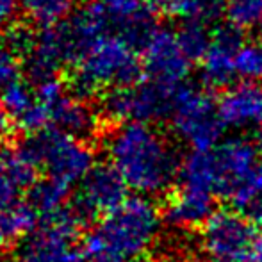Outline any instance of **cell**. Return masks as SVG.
Masks as SVG:
<instances>
[{"mask_svg":"<svg viewBox=\"0 0 262 262\" xmlns=\"http://www.w3.org/2000/svg\"><path fill=\"white\" fill-rule=\"evenodd\" d=\"M177 88L146 80L132 86L113 88L105 91L100 100V113L107 120L120 123L141 121L154 125L156 121L169 120Z\"/></svg>","mask_w":262,"mask_h":262,"instance_id":"cell-7","label":"cell"},{"mask_svg":"<svg viewBox=\"0 0 262 262\" xmlns=\"http://www.w3.org/2000/svg\"><path fill=\"white\" fill-rule=\"evenodd\" d=\"M143 62L138 47L116 31L93 39L80 50L73 62L72 88L82 98L93 97L113 88L139 82Z\"/></svg>","mask_w":262,"mask_h":262,"instance_id":"cell-3","label":"cell"},{"mask_svg":"<svg viewBox=\"0 0 262 262\" xmlns=\"http://www.w3.org/2000/svg\"><path fill=\"white\" fill-rule=\"evenodd\" d=\"M39 168L24 145L0 148V205L21 204L38 184Z\"/></svg>","mask_w":262,"mask_h":262,"instance_id":"cell-13","label":"cell"},{"mask_svg":"<svg viewBox=\"0 0 262 262\" xmlns=\"http://www.w3.org/2000/svg\"><path fill=\"white\" fill-rule=\"evenodd\" d=\"M221 121L232 130H252L262 125V86L235 82L217 100Z\"/></svg>","mask_w":262,"mask_h":262,"instance_id":"cell-14","label":"cell"},{"mask_svg":"<svg viewBox=\"0 0 262 262\" xmlns=\"http://www.w3.org/2000/svg\"><path fill=\"white\" fill-rule=\"evenodd\" d=\"M259 232L237 210H216L200 228V246L210 262H252Z\"/></svg>","mask_w":262,"mask_h":262,"instance_id":"cell-8","label":"cell"},{"mask_svg":"<svg viewBox=\"0 0 262 262\" xmlns=\"http://www.w3.org/2000/svg\"><path fill=\"white\" fill-rule=\"evenodd\" d=\"M205 262H210V260H205Z\"/></svg>","mask_w":262,"mask_h":262,"instance_id":"cell-33","label":"cell"},{"mask_svg":"<svg viewBox=\"0 0 262 262\" xmlns=\"http://www.w3.org/2000/svg\"><path fill=\"white\" fill-rule=\"evenodd\" d=\"M235 73L241 82H255L262 80V43L243 41L235 55Z\"/></svg>","mask_w":262,"mask_h":262,"instance_id":"cell-23","label":"cell"},{"mask_svg":"<svg viewBox=\"0 0 262 262\" xmlns=\"http://www.w3.org/2000/svg\"><path fill=\"white\" fill-rule=\"evenodd\" d=\"M70 194H72V187L45 179L43 182L36 184L34 189L29 193V204L38 216L47 220V217L57 216L59 212L68 209L66 202H68Z\"/></svg>","mask_w":262,"mask_h":262,"instance_id":"cell-18","label":"cell"},{"mask_svg":"<svg viewBox=\"0 0 262 262\" xmlns=\"http://www.w3.org/2000/svg\"><path fill=\"white\" fill-rule=\"evenodd\" d=\"M143 2H145L150 9H157V7H166V9H168L171 0H143Z\"/></svg>","mask_w":262,"mask_h":262,"instance_id":"cell-30","label":"cell"},{"mask_svg":"<svg viewBox=\"0 0 262 262\" xmlns=\"http://www.w3.org/2000/svg\"><path fill=\"white\" fill-rule=\"evenodd\" d=\"M75 0H21L27 18L41 29L64 24L72 14Z\"/></svg>","mask_w":262,"mask_h":262,"instance_id":"cell-20","label":"cell"},{"mask_svg":"<svg viewBox=\"0 0 262 262\" xmlns=\"http://www.w3.org/2000/svg\"><path fill=\"white\" fill-rule=\"evenodd\" d=\"M79 55L73 36L70 34L66 24L52 29H43L36 36L34 49L24 59V70L29 80L39 84L47 79H54L68 62H75Z\"/></svg>","mask_w":262,"mask_h":262,"instance_id":"cell-10","label":"cell"},{"mask_svg":"<svg viewBox=\"0 0 262 262\" xmlns=\"http://www.w3.org/2000/svg\"><path fill=\"white\" fill-rule=\"evenodd\" d=\"M20 9V2L18 0H0V29L11 27L14 25V18Z\"/></svg>","mask_w":262,"mask_h":262,"instance_id":"cell-28","label":"cell"},{"mask_svg":"<svg viewBox=\"0 0 262 262\" xmlns=\"http://www.w3.org/2000/svg\"><path fill=\"white\" fill-rule=\"evenodd\" d=\"M34 98H36V95L32 93L29 84L24 82V80H18V82L11 84V86L4 88V90L0 91V107H2L4 113L7 114V118L16 123V121L36 104Z\"/></svg>","mask_w":262,"mask_h":262,"instance_id":"cell-22","label":"cell"},{"mask_svg":"<svg viewBox=\"0 0 262 262\" xmlns=\"http://www.w3.org/2000/svg\"><path fill=\"white\" fill-rule=\"evenodd\" d=\"M225 18L235 31L262 27V0H225Z\"/></svg>","mask_w":262,"mask_h":262,"instance_id":"cell-21","label":"cell"},{"mask_svg":"<svg viewBox=\"0 0 262 262\" xmlns=\"http://www.w3.org/2000/svg\"><path fill=\"white\" fill-rule=\"evenodd\" d=\"M104 146L109 166L138 196H161L179 182L182 159L154 125L141 121L116 125Z\"/></svg>","mask_w":262,"mask_h":262,"instance_id":"cell-1","label":"cell"},{"mask_svg":"<svg viewBox=\"0 0 262 262\" xmlns=\"http://www.w3.org/2000/svg\"><path fill=\"white\" fill-rule=\"evenodd\" d=\"M9 118H7V114L4 113V109L0 107V141H2L4 138L7 136V132H9Z\"/></svg>","mask_w":262,"mask_h":262,"instance_id":"cell-29","label":"cell"},{"mask_svg":"<svg viewBox=\"0 0 262 262\" xmlns=\"http://www.w3.org/2000/svg\"><path fill=\"white\" fill-rule=\"evenodd\" d=\"M169 125L177 138L191 152H209L221 143L227 127L223 125L217 102L204 88L182 84L177 88Z\"/></svg>","mask_w":262,"mask_h":262,"instance_id":"cell-4","label":"cell"},{"mask_svg":"<svg viewBox=\"0 0 262 262\" xmlns=\"http://www.w3.org/2000/svg\"><path fill=\"white\" fill-rule=\"evenodd\" d=\"M24 148L32 156L39 171L52 182L66 187L80 186L95 169V154L82 139H75L54 128L36 134L21 141Z\"/></svg>","mask_w":262,"mask_h":262,"instance_id":"cell-5","label":"cell"},{"mask_svg":"<svg viewBox=\"0 0 262 262\" xmlns=\"http://www.w3.org/2000/svg\"><path fill=\"white\" fill-rule=\"evenodd\" d=\"M143 72L148 80L169 88H180L191 73V59L182 50L179 34L168 27H157L141 45Z\"/></svg>","mask_w":262,"mask_h":262,"instance_id":"cell-9","label":"cell"},{"mask_svg":"<svg viewBox=\"0 0 262 262\" xmlns=\"http://www.w3.org/2000/svg\"><path fill=\"white\" fill-rule=\"evenodd\" d=\"M177 34H179L182 50L191 59V62L202 61V57L205 55L210 45V39H212V36L209 34L205 25L182 24V27H180V31H177Z\"/></svg>","mask_w":262,"mask_h":262,"instance_id":"cell-24","label":"cell"},{"mask_svg":"<svg viewBox=\"0 0 262 262\" xmlns=\"http://www.w3.org/2000/svg\"><path fill=\"white\" fill-rule=\"evenodd\" d=\"M34 43H36V36L34 32L31 31L29 27L25 25H11L6 32V45L9 50H13L16 55H24L27 57L31 54V50L34 49Z\"/></svg>","mask_w":262,"mask_h":262,"instance_id":"cell-25","label":"cell"},{"mask_svg":"<svg viewBox=\"0 0 262 262\" xmlns=\"http://www.w3.org/2000/svg\"><path fill=\"white\" fill-rule=\"evenodd\" d=\"M21 70L24 66L20 62V55H16L7 47H0V91L18 82Z\"/></svg>","mask_w":262,"mask_h":262,"instance_id":"cell-26","label":"cell"},{"mask_svg":"<svg viewBox=\"0 0 262 262\" xmlns=\"http://www.w3.org/2000/svg\"><path fill=\"white\" fill-rule=\"evenodd\" d=\"M168 13L182 24L207 25L225 14V0H171Z\"/></svg>","mask_w":262,"mask_h":262,"instance_id":"cell-19","label":"cell"},{"mask_svg":"<svg viewBox=\"0 0 262 262\" xmlns=\"http://www.w3.org/2000/svg\"><path fill=\"white\" fill-rule=\"evenodd\" d=\"M216 212V196L205 191L179 186L168 198L162 210V217L177 230L202 228Z\"/></svg>","mask_w":262,"mask_h":262,"instance_id":"cell-15","label":"cell"},{"mask_svg":"<svg viewBox=\"0 0 262 262\" xmlns=\"http://www.w3.org/2000/svg\"><path fill=\"white\" fill-rule=\"evenodd\" d=\"M162 223V212L150 198L128 196L86 234L82 245L88 260L143 262L157 245Z\"/></svg>","mask_w":262,"mask_h":262,"instance_id":"cell-2","label":"cell"},{"mask_svg":"<svg viewBox=\"0 0 262 262\" xmlns=\"http://www.w3.org/2000/svg\"><path fill=\"white\" fill-rule=\"evenodd\" d=\"M34 95H36V100H38L39 104H43L47 107H54L66 95L64 84H62L57 77L47 79V80H43V82L36 84Z\"/></svg>","mask_w":262,"mask_h":262,"instance_id":"cell-27","label":"cell"},{"mask_svg":"<svg viewBox=\"0 0 262 262\" xmlns=\"http://www.w3.org/2000/svg\"><path fill=\"white\" fill-rule=\"evenodd\" d=\"M259 43H262V27L259 29Z\"/></svg>","mask_w":262,"mask_h":262,"instance_id":"cell-32","label":"cell"},{"mask_svg":"<svg viewBox=\"0 0 262 262\" xmlns=\"http://www.w3.org/2000/svg\"><path fill=\"white\" fill-rule=\"evenodd\" d=\"M50 113L54 130L82 141L97 134L98 113L79 95L66 93L57 104L50 107Z\"/></svg>","mask_w":262,"mask_h":262,"instance_id":"cell-16","label":"cell"},{"mask_svg":"<svg viewBox=\"0 0 262 262\" xmlns=\"http://www.w3.org/2000/svg\"><path fill=\"white\" fill-rule=\"evenodd\" d=\"M79 223L73 209L43 220L20 239L14 262H90L79 239Z\"/></svg>","mask_w":262,"mask_h":262,"instance_id":"cell-6","label":"cell"},{"mask_svg":"<svg viewBox=\"0 0 262 262\" xmlns=\"http://www.w3.org/2000/svg\"><path fill=\"white\" fill-rule=\"evenodd\" d=\"M252 262H262V232L259 234V239H257L255 252H253V260Z\"/></svg>","mask_w":262,"mask_h":262,"instance_id":"cell-31","label":"cell"},{"mask_svg":"<svg viewBox=\"0 0 262 262\" xmlns=\"http://www.w3.org/2000/svg\"><path fill=\"white\" fill-rule=\"evenodd\" d=\"M241 45V32L230 25L214 32L207 52L200 61V77L205 86L214 90H227L232 86V80L237 77L235 55Z\"/></svg>","mask_w":262,"mask_h":262,"instance_id":"cell-12","label":"cell"},{"mask_svg":"<svg viewBox=\"0 0 262 262\" xmlns=\"http://www.w3.org/2000/svg\"><path fill=\"white\" fill-rule=\"evenodd\" d=\"M36 210L29 202H21L16 205H0V248L9 243L24 239L36 227Z\"/></svg>","mask_w":262,"mask_h":262,"instance_id":"cell-17","label":"cell"},{"mask_svg":"<svg viewBox=\"0 0 262 262\" xmlns=\"http://www.w3.org/2000/svg\"><path fill=\"white\" fill-rule=\"evenodd\" d=\"M127 186L116 171L107 166H95V169L80 182L73 202V210L80 221L95 216H104L127 200Z\"/></svg>","mask_w":262,"mask_h":262,"instance_id":"cell-11","label":"cell"}]
</instances>
